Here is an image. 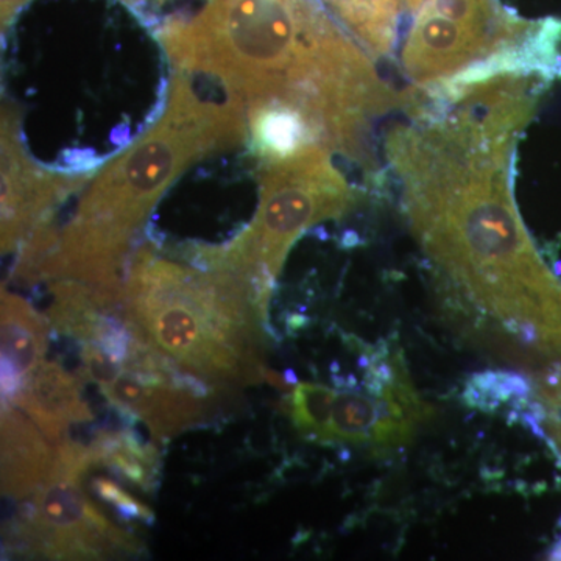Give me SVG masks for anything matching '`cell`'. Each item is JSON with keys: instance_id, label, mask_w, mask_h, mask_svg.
I'll return each mask as SVG.
<instances>
[{"instance_id": "obj_14", "label": "cell", "mask_w": 561, "mask_h": 561, "mask_svg": "<svg viewBox=\"0 0 561 561\" xmlns=\"http://www.w3.org/2000/svg\"><path fill=\"white\" fill-rule=\"evenodd\" d=\"M81 368L80 376L84 379L98 382L99 386L105 387L119 378L122 370L121 362L111 357L101 346L92 342L81 343Z\"/></svg>"}, {"instance_id": "obj_4", "label": "cell", "mask_w": 561, "mask_h": 561, "mask_svg": "<svg viewBox=\"0 0 561 561\" xmlns=\"http://www.w3.org/2000/svg\"><path fill=\"white\" fill-rule=\"evenodd\" d=\"M354 203L356 195L332 165L328 147L309 144L273 158L262 175L256 216L228 253L262 321H267L273 286L294 243L320 221L345 216Z\"/></svg>"}, {"instance_id": "obj_9", "label": "cell", "mask_w": 561, "mask_h": 561, "mask_svg": "<svg viewBox=\"0 0 561 561\" xmlns=\"http://www.w3.org/2000/svg\"><path fill=\"white\" fill-rule=\"evenodd\" d=\"M38 430L13 405L3 402L2 493L5 496L16 500L31 496L54 470L57 446L51 448Z\"/></svg>"}, {"instance_id": "obj_13", "label": "cell", "mask_w": 561, "mask_h": 561, "mask_svg": "<svg viewBox=\"0 0 561 561\" xmlns=\"http://www.w3.org/2000/svg\"><path fill=\"white\" fill-rule=\"evenodd\" d=\"M531 386L523 376L515 373L486 371L476 375L468 383V402L481 408H496L512 397L524 398L530 394Z\"/></svg>"}, {"instance_id": "obj_20", "label": "cell", "mask_w": 561, "mask_h": 561, "mask_svg": "<svg viewBox=\"0 0 561 561\" xmlns=\"http://www.w3.org/2000/svg\"><path fill=\"white\" fill-rule=\"evenodd\" d=\"M405 5L409 7V10L415 11L419 10L421 5H423L424 0H404Z\"/></svg>"}, {"instance_id": "obj_12", "label": "cell", "mask_w": 561, "mask_h": 561, "mask_svg": "<svg viewBox=\"0 0 561 561\" xmlns=\"http://www.w3.org/2000/svg\"><path fill=\"white\" fill-rule=\"evenodd\" d=\"M334 390L320 383H300L291 393L290 413L295 427L311 442H321Z\"/></svg>"}, {"instance_id": "obj_16", "label": "cell", "mask_w": 561, "mask_h": 561, "mask_svg": "<svg viewBox=\"0 0 561 561\" xmlns=\"http://www.w3.org/2000/svg\"><path fill=\"white\" fill-rule=\"evenodd\" d=\"M27 2V0H2V13H3V22L10 20L11 14L14 13L22 3Z\"/></svg>"}, {"instance_id": "obj_19", "label": "cell", "mask_w": 561, "mask_h": 561, "mask_svg": "<svg viewBox=\"0 0 561 561\" xmlns=\"http://www.w3.org/2000/svg\"><path fill=\"white\" fill-rule=\"evenodd\" d=\"M284 378H286V381L290 383V386H295V383L298 382L297 375H295V371L289 368V370L284 371Z\"/></svg>"}, {"instance_id": "obj_15", "label": "cell", "mask_w": 561, "mask_h": 561, "mask_svg": "<svg viewBox=\"0 0 561 561\" xmlns=\"http://www.w3.org/2000/svg\"><path fill=\"white\" fill-rule=\"evenodd\" d=\"M264 381L271 383V386L275 387V389L284 391V393H289V391H291V386L286 381V378L280 376L279 373L271 370V368H268V370L265 368Z\"/></svg>"}, {"instance_id": "obj_18", "label": "cell", "mask_w": 561, "mask_h": 561, "mask_svg": "<svg viewBox=\"0 0 561 561\" xmlns=\"http://www.w3.org/2000/svg\"><path fill=\"white\" fill-rule=\"evenodd\" d=\"M50 250H51V249H50ZM50 250H49V251H50ZM47 254H49V253H47ZM47 254H46V256H47ZM44 261H46V260H44ZM44 261H43V262H41V265H39V267H38V271H36V276H44V272H43ZM44 278H46V276H44ZM91 287H92V286H91ZM94 289H95V287H94ZM98 290H102V289H98ZM102 291H105V294H111V295H121V294H122V291H124V290L119 289V290H102Z\"/></svg>"}, {"instance_id": "obj_17", "label": "cell", "mask_w": 561, "mask_h": 561, "mask_svg": "<svg viewBox=\"0 0 561 561\" xmlns=\"http://www.w3.org/2000/svg\"><path fill=\"white\" fill-rule=\"evenodd\" d=\"M500 70H519V69H500ZM491 72H497V70H491ZM491 72L481 73V76H486V73H491ZM519 72H524V70H519ZM524 73H529V72H524ZM481 76L472 77V79H478V77H481ZM529 76L537 77V79L541 80V83H542V81H546L545 79H541L540 76H535V73H529ZM472 79H468V80H472ZM468 80H463V81H468ZM456 83H461V81H454V83L445 84V87H443L440 91L435 92V94H442V92L445 91L446 88H449V87H451V84H456ZM427 95H432V94H427Z\"/></svg>"}, {"instance_id": "obj_11", "label": "cell", "mask_w": 561, "mask_h": 561, "mask_svg": "<svg viewBox=\"0 0 561 561\" xmlns=\"http://www.w3.org/2000/svg\"><path fill=\"white\" fill-rule=\"evenodd\" d=\"M321 5L375 58L389 57L397 44L404 0H320Z\"/></svg>"}, {"instance_id": "obj_21", "label": "cell", "mask_w": 561, "mask_h": 561, "mask_svg": "<svg viewBox=\"0 0 561 561\" xmlns=\"http://www.w3.org/2000/svg\"><path fill=\"white\" fill-rule=\"evenodd\" d=\"M136 2L164 3V2H169V0H136Z\"/></svg>"}, {"instance_id": "obj_2", "label": "cell", "mask_w": 561, "mask_h": 561, "mask_svg": "<svg viewBox=\"0 0 561 561\" xmlns=\"http://www.w3.org/2000/svg\"><path fill=\"white\" fill-rule=\"evenodd\" d=\"M5 22L3 102L41 168L91 171L160 117L169 61L127 0H27Z\"/></svg>"}, {"instance_id": "obj_7", "label": "cell", "mask_w": 561, "mask_h": 561, "mask_svg": "<svg viewBox=\"0 0 561 561\" xmlns=\"http://www.w3.org/2000/svg\"><path fill=\"white\" fill-rule=\"evenodd\" d=\"M10 402L27 413L54 446L66 440L70 424L92 420L81 381L57 362H43Z\"/></svg>"}, {"instance_id": "obj_5", "label": "cell", "mask_w": 561, "mask_h": 561, "mask_svg": "<svg viewBox=\"0 0 561 561\" xmlns=\"http://www.w3.org/2000/svg\"><path fill=\"white\" fill-rule=\"evenodd\" d=\"M90 446L66 438L57 461L32 502L22 505L7 542L16 552L46 559L92 560L142 551L127 531L114 526L84 493L83 476L94 467Z\"/></svg>"}, {"instance_id": "obj_3", "label": "cell", "mask_w": 561, "mask_h": 561, "mask_svg": "<svg viewBox=\"0 0 561 561\" xmlns=\"http://www.w3.org/2000/svg\"><path fill=\"white\" fill-rule=\"evenodd\" d=\"M124 313L136 337L184 370L214 383L264 379V321L236 273L195 272L140 251L124 289Z\"/></svg>"}, {"instance_id": "obj_1", "label": "cell", "mask_w": 561, "mask_h": 561, "mask_svg": "<svg viewBox=\"0 0 561 561\" xmlns=\"http://www.w3.org/2000/svg\"><path fill=\"white\" fill-rule=\"evenodd\" d=\"M413 110L387 160L421 249L461 301L490 320L519 362L561 364V280L542 262L513 198L511 161L534 113L522 94L479 88ZM546 367V368H548Z\"/></svg>"}, {"instance_id": "obj_6", "label": "cell", "mask_w": 561, "mask_h": 561, "mask_svg": "<svg viewBox=\"0 0 561 561\" xmlns=\"http://www.w3.org/2000/svg\"><path fill=\"white\" fill-rule=\"evenodd\" d=\"M538 24L496 0H424L402 47V69L416 90H430L522 46Z\"/></svg>"}, {"instance_id": "obj_10", "label": "cell", "mask_w": 561, "mask_h": 561, "mask_svg": "<svg viewBox=\"0 0 561 561\" xmlns=\"http://www.w3.org/2000/svg\"><path fill=\"white\" fill-rule=\"evenodd\" d=\"M49 324L27 301L2 294V393L16 397L43 364Z\"/></svg>"}, {"instance_id": "obj_8", "label": "cell", "mask_w": 561, "mask_h": 561, "mask_svg": "<svg viewBox=\"0 0 561 561\" xmlns=\"http://www.w3.org/2000/svg\"><path fill=\"white\" fill-rule=\"evenodd\" d=\"M101 390L111 404L135 412L158 438L173 437L195 421L205 419L202 398L176 389L173 383L144 386L122 370L116 381Z\"/></svg>"}]
</instances>
